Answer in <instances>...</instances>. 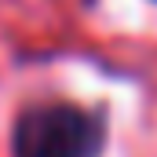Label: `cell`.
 <instances>
[{"label": "cell", "mask_w": 157, "mask_h": 157, "mask_svg": "<svg viewBox=\"0 0 157 157\" xmlns=\"http://www.w3.org/2000/svg\"><path fill=\"white\" fill-rule=\"evenodd\" d=\"M102 121L77 106H33L15 124V157H99Z\"/></svg>", "instance_id": "cell-1"}]
</instances>
